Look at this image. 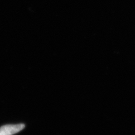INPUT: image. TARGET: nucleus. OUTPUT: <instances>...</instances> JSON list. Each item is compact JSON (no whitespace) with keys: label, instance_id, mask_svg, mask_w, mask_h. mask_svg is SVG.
<instances>
[{"label":"nucleus","instance_id":"1","mask_svg":"<svg viewBox=\"0 0 135 135\" xmlns=\"http://www.w3.org/2000/svg\"><path fill=\"white\" fill-rule=\"evenodd\" d=\"M25 128L23 124L7 125L0 128V135H13L22 130Z\"/></svg>","mask_w":135,"mask_h":135}]
</instances>
